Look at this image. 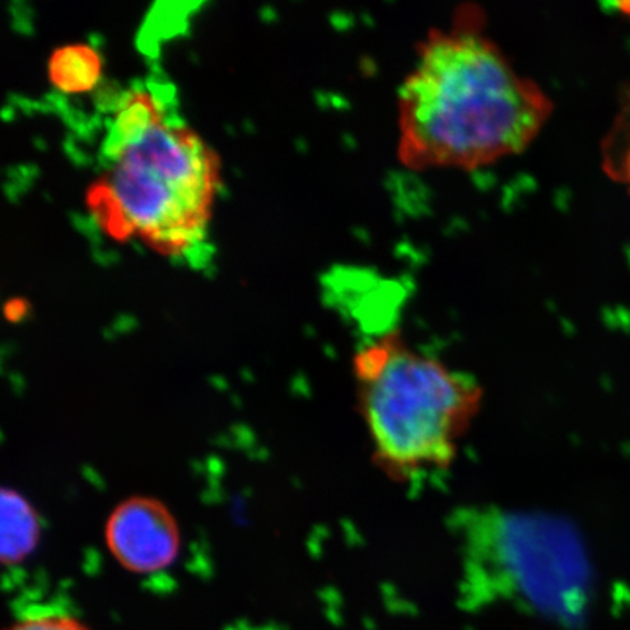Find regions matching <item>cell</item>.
<instances>
[{"label": "cell", "mask_w": 630, "mask_h": 630, "mask_svg": "<svg viewBox=\"0 0 630 630\" xmlns=\"http://www.w3.org/2000/svg\"><path fill=\"white\" fill-rule=\"evenodd\" d=\"M399 158L410 170H476L526 151L552 114L534 81L484 32L473 4L420 43L397 100Z\"/></svg>", "instance_id": "1"}, {"label": "cell", "mask_w": 630, "mask_h": 630, "mask_svg": "<svg viewBox=\"0 0 630 630\" xmlns=\"http://www.w3.org/2000/svg\"><path fill=\"white\" fill-rule=\"evenodd\" d=\"M352 376L373 464L387 478L412 483L454 463L482 410L478 378L414 347L399 330L363 342Z\"/></svg>", "instance_id": "2"}, {"label": "cell", "mask_w": 630, "mask_h": 630, "mask_svg": "<svg viewBox=\"0 0 630 630\" xmlns=\"http://www.w3.org/2000/svg\"><path fill=\"white\" fill-rule=\"evenodd\" d=\"M101 156L107 176L98 190L104 199L93 208L106 210L107 226L163 257L202 260L221 189L219 162L176 101L132 137L102 143Z\"/></svg>", "instance_id": "3"}, {"label": "cell", "mask_w": 630, "mask_h": 630, "mask_svg": "<svg viewBox=\"0 0 630 630\" xmlns=\"http://www.w3.org/2000/svg\"><path fill=\"white\" fill-rule=\"evenodd\" d=\"M456 526L467 607L506 603L544 616L576 610L581 550L559 518L484 507L459 513Z\"/></svg>", "instance_id": "4"}, {"label": "cell", "mask_w": 630, "mask_h": 630, "mask_svg": "<svg viewBox=\"0 0 630 630\" xmlns=\"http://www.w3.org/2000/svg\"><path fill=\"white\" fill-rule=\"evenodd\" d=\"M106 543L126 571L151 576L176 562L181 534L166 503L149 497H133L110 513Z\"/></svg>", "instance_id": "5"}, {"label": "cell", "mask_w": 630, "mask_h": 630, "mask_svg": "<svg viewBox=\"0 0 630 630\" xmlns=\"http://www.w3.org/2000/svg\"><path fill=\"white\" fill-rule=\"evenodd\" d=\"M0 558L17 567L36 552L41 539V521L36 508L17 489L3 488L0 502Z\"/></svg>", "instance_id": "6"}, {"label": "cell", "mask_w": 630, "mask_h": 630, "mask_svg": "<svg viewBox=\"0 0 630 630\" xmlns=\"http://www.w3.org/2000/svg\"><path fill=\"white\" fill-rule=\"evenodd\" d=\"M101 59L90 46L62 47L50 60L51 82L63 93H86L101 78Z\"/></svg>", "instance_id": "7"}, {"label": "cell", "mask_w": 630, "mask_h": 630, "mask_svg": "<svg viewBox=\"0 0 630 630\" xmlns=\"http://www.w3.org/2000/svg\"><path fill=\"white\" fill-rule=\"evenodd\" d=\"M7 630H92L78 616L54 607H34L17 618Z\"/></svg>", "instance_id": "8"}, {"label": "cell", "mask_w": 630, "mask_h": 630, "mask_svg": "<svg viewBox=\"0 0 630 630\" xmlns=\"http://www.w3.org/2000/svg\"><path fill=\"white\" fill-rule=\"evenodd\" d=\"M8 319L13 321H20L23 316H26V303L22 302H12V306L8 307L7 310Z\"/></svg>", "instance_id": "9"}, {"label": "cell", "mask_w": 630, "mask_h": 630, "mask_svg": "<svg viewBox=\"0 0 630 630\" xmlns=\"http://www.w3.org/2000/svg\"><path fill=\"white\" fill-rule=\"evenodd\" d=\"M619 11L630 17V2H619Z\"/></svg>", "instance_id": "10"}, {"label": "cell", "mask_w": 630, "mask_h": 630, "mask_svg": "<svg viewBox=\"0 0 630 630\" xmlns=\"http://www.w3.org/2000/svg\"><path fill=\"white\" fill-rule=\"evenodd\" d=\"M627 254H628V261H629V266H630V249H629V247L627 249Z\"/></svg>", "instance_id": "11"}, {"label": "cell", "mask_w": 630, "mask_h": 630, "mask_svg": "<svg viewBox=\"0 0 630 630\" xmlns=\"http://www.w3.org/2000/svg\"><path fill=\"white\" fill-rule=\"evenodd\" d=\"M628 167H629V179H630V157H629Z\"/></svg>", "instance_id": "12"}]
</instances>
